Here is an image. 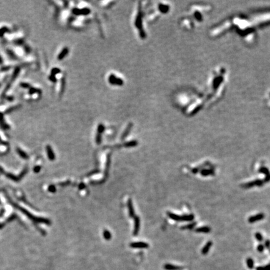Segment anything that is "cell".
<instances>
[{
    "label": "cell",
    "mask_w": 270,
    "mask_h": 270,
    "mask_svg": "<svg viewBox=\"0 0 270 270\" xmlns=\"http://www.w3.org/2000/svg\"><path fill=\"white\" fill-rule=\"evenodd\" d=\"M140 9L139 10L138 14L137 17H136V21H135V25H136V28H138L140 31V36H141L142 38H145L146 37V33H145V31L143 30V26H142V13H141V11H140Z\"/></svg>",
    "instance_id": "obj_1"
},
{
    "label": "cell",
    "mask_w": 270,
    "mask_h": 270,
    "mask_svg": "<svg viewBox=\"0 0 270 270\" xmlns=\"http://www.w3.org/2000/svg\"><path fill=\"white\" fill-rule=\"evenodd\" d=\"M264 183V181H263V180L258 179L255 181H250V182H248V183H245V184H242L241 186L243 187V188H252V187L255 186L261 187V186H263Z\"/></svg>",
    "instance_id": "obj_2"
},
{
    "label": "cell",
    "mask_w": 270,
    "mask_h": 270,
    "mask_svg": "<svg viewBox=\"0 0 270 270\" xmlns=\"http://www.w3.org/2000/svg\"><path fill=\"white\" fill-rule=\"evenodd\" d=\"M19 68H16L15 70L13 72V74L12 76H11V80H10V82L8 83V84L7 86H6V88H5V90H4V93L3 94L6 93V91H8V90L10 89V88L11 86V85H12L13 83L14 82V80H16V78L18 77V74H19Z\"/></svg>",
    "instance_id": "obj_3"
},
{
    "label": "cell",
    "mask_w": 270,
    "mask_h": 270,
    "mask_svg": "<svg viewBox=\"0 0 270 270\" xmlns=\"http://www.w3.org/2000/svg\"><path fill=\"white\" fill-rule=\"evenodd\" d=\"M108 80L110 83H111V85H118V86H122L123 85V81L122 80L121 78H117L116 76L114 75L113 74H111V75L109 76Z\"/></svg>",
    "instance_id": "obj_4"
},
{
    "label": "cell",
    "mask_w": 270,
    "mask_h": 270,
    "mask_svg": "<svg viewBox=\"0 0 270 270\" xmlns=\"http://www.w3.org/2000/svg\"><path fill=\"white\" fill-rule=\"evenodd\" d=\"M264 214L263 213H258V214H256V215H254L252 216H250L248 218V222L250 223H254L257 222V221H259L262 220L264 218Z\"/></svg>",
    "instance_id": "obj_5"
},
{
    "label": "cell",
    "mask_w": 270,
    "mask_h": 270,
    "mask_svg": "<svg viewBox=\"0 0 270 270\" xmlns=\"http://www.w3.org/2000/svg\"><path fill=\"white\" fill-rule=\"evenodd\" d=\"M90 10L88 8H83L79 10V9H73V13L75 15H87L90 13Z\"/></svg>",
    "instance_id": "obj_6"
},
{
    "label": "cell",
    "mask_w": 270,
    "mask_h": 270,
    "mask_svg": "<svg viewBox=\"0 0 270 270\" xmlns=\"http://www.w3.org/2000/svg\"><path fill=\"white\" fill-rule=\"evenodd\" d=\"M130 246L133 248H148L149 245L144 242H134L130 244Z\"/></svg>",
    "instance_id": "obj_7"
},
{
    "label": "cell",
    "mask_w": 270,
    "mask_h": 270,
    "mask_svg": "<svg viewBox=\"0 0 270 270\" xmlns=\"http://www.w3.org/2000/svg\"><path fill=\"white\" fill-rule=\"evenodd\" d=\"M134 232H133V234L134 236H136L138 234L139 230H140V220L139 218V217L138 216H135L134 218Z\"/></svg>",
    "instance_id": "obj_8"
},
{
    "label": "cell",
    "mask_w": 270,
    "mask_h": 270,
    "mask_svg": "<svg viewBox=\"0 0 270 270\" xmlns=\"http://www.w3.org/2000/svg\"><path fill=\"white\" fill-rule=\"evenodd\" d=\"M128 213H129V216L131 218H134L135 216V213L134 211V208H133V203H132V200L131 199H129L128 201Z\"/></svg>",
    "instance_id": "obj_9"
},
{
    "label": "cell",
    "mask_w": 270,
    "mask_h": 270,
    "mask_svg": "<svg viewBox=\"0 0 270 270\" xmlns=\"http://www.w3.org/2000/svg\"><path fill=\"white\" fill-rule=\"evenodd\" d=\"M164 269L166 270H182L183 269V267L175 266L171 264H165L163 266Z\"/></svg>",
    "instance_id": "obj_10"
},
{
    "label": "cell",
    "mask_w": 270,
    "mask_h": 270,
    "mask_svg": "<svg viewBox=\"0 0 270 270\" xmlns=\"http://www.w3.org/2000/svg\"><path fill=\"white\" fill-rule=\"evenodd\" d=\"M212 245H213L212 241H209L207 242V243L204 245V246L202 250H201V253L204 255H206V254L209 252V250H210V248H211Z\"/></svg>",
    "instance_id": "obj_11"
},
{
    "label": "cell",
    "mask_w": 270,
    "mask_h": 270,
    "mask_svg": "<svg viewBox=\"0 0 270 270\" xmlns=\"http://www.w3.org/2000/svg\"><path fill=\"white\" fill-rule=\"evenodd\" d=\"M200 173L203 176H213L214 175V171L213 169H203Z\"/></svg>",
    "instance_id": "obj_12"
},
{
    "label": "cell",
    "mask_w": 270,
    "mask_h": 270,
    "mask_svg": "<svg viewBox=\"0 0 270 270\" xmlns=\"http://www.w3.org/2000/svg\"><path fill=\"white\" fill-rule=\"evenodd\" d=\"M167 215L169 218L176 221H181V216L178 215L171 212H167Z\"/></svg>",
    "instance_id": "obj_13"
},
{
    "label": "cell",
    "mask_w": 270,
    "mask_h": 270,
    "mask_svg": "<svg viewBox=\"0 0 270 270\" xmlns=\"http://www.w3.org/2000/svg\"><path fill=\"white\" fill-rule=\"evenodd\" d=\"M132 127H133V123H129V124L128 125V126H127V128H126L124 133H123V134H122V136H121L122 140H124V138H126L127 137V136H128V134H129V132L131 131V129H132Z\"/></svg>",
    "instance_id": "obj_14"
},
{
    "label": "cell",
    "mask_w": 270,
    "mask_h": 270,
    "mask_svg": "<svg viewBox=\"0 0 270 270\" xmlns=\"http://www.w3.org/2000/svg\"><path fill=\"white\" fill-rule=\"evenodd\" d=\"M195 231L196 233H208L211 231V228L208 226H203V227L198 228L195 230Z\"/></svg>",
    "instance_id": "obj_15"
},
{
    "label": "cell",
    "mask_w": 270,
    "mask_h": 270,
    "mask_svg": "<svg viewBox=\"0 0 270 270\" xmlns=\"http://www.w3.org/2000/svg\"><path fill=\"white\" fill-rule=\"evenodd\" d=\"M195 219V216L193 214H184L181 216V221H192Z\"/></svg>",
    "instance_id": "obj_16"
},
{
    "label": "cell",
    "mask_w": 270,
    "mask_h": 270,
    "mask_svg": "<svg viewBox=\"0 0 270 270\" xmlns=\"http://www.w3.org/2000/svg\"><path fill=\"white\" fill-rule=\"evenodd\" d=\"M68 52H69V49H68V48H66H66H64L63 49V50L61 51V53L59 54L58 56V59L59 60H63V59L64 58H65V56L68 55Z\"/></svg>",
    "instance_id": "obj_17"
},
{
    "label": "cell",
    "mask_w": 270,
    "mask_h": 270,
    "mask_svg": "<svg viewBox=\"0 0 270 270\" xmlns=\"http://www.w3.org/2000/svg\"><path fill=\"white\" fill-rule=\"evenodd\" d=\"M196 224H197L196 223V222L191 223L189 224V225H186V226H182V227L181 228V230H187V229H188V230H191V229H193V228L195 227Z\"/></svg>",
    "instance_id": "obj_18"
},
{
    "label": "cell",
    "mask_w": 270,
    "mask_h": 270,
    "mask_svg": "<svg viewBox=\"0 0 270 270\" xmlns=\"http://www.w3.org/2000/svg\"><path fill=\"white\" fill-rule=\"evenodd\" d=\"M259 173H263L264 175L266 176V175H268L270 174V172H269V170H268V168H267L266 167H264V166H263V167L260 168L259 170Z\"/></svg>",
    "instance_id": "obj_19"
},
{
    "label": "cell",
    "mask_w": 270,
    "mask_h": 270,
    "mask_svg": "<svg viewBox=\"0 0 270 270\" xmlns=\"http://www.w3.org/2000/svg\"><path fill=\"white\" fill-rule=\"evenodd\" d=\"M103 237L106 240H110L111 238V233L108 230H105L103 231Z\"/></svg>",
    "instance_id": "obj_20"
},
{
    "label": "cell",
    "mask_w": 270,
    "mask_h": 270,
    "mask_svg": "<svg viewBox=\"0 0 270 270\" xmlns=\"http://www.w3.org/2000/svg\"><path fill=\"white\" fill-rule=\"evenodd\" d=\"M137 145H138V142L136 141H135V140H134V141H129V142H127L126 143L124 144V146H125V147L129 148V147H133V146H136Z\"/></svg>",
    "instance_id": "obj_21"
},
{
    "label": "cell",
    "mask_w": 270,
    "mask_h": 270,
    "mask_svg": "<svg viewBox=\"0 0 270 270\" xmlns=\"http://www.w3.org/2000/svg\"><path fill=\"white\" fill-rule=\"evenodd\" d=\"M47 150H48V156H49V158H50L51 159H52V160L54 159L55 154H54V153H53L51 148L49 146H47Z\"/></svg>",
    "instance_id": "obj_22"
},
{
    "label": "cell",
    "mask_w": 270,
    "mask_h": 270,
    "mask_svg": "<svg viewBox=\"0 0 270 270\" xmlns=\"http://www.w3.org/2000/svg\"><path fill=\"white\" fill-rule=\"evenodd\" d=\"M246 263H247V266L248 267V268H250V269H253V268L254 261L252 258H248L247 260H246Z\"/></svg>",
    "instance_id": "obj_23"
},
{
    "label": "cell",
    "mask_w": 270,
    "mask_h": 270,
    "mask_svg": "<svg viewBox=\"0 0 270 270\" xmlns=\"http://www.w3.org/2000/svg\"><path fill=\"white\" fill-rule=\"evenodd\" d=\"M104 129H105L104 126L103 125V124H99L98 127V133H99V134H101V133H103V132H104Z\"/></svg>",
    "instance_id": "obj_24"
},
{
    "label": "cell",
    "mask_w": 270,
    "mask_h": 270,
    "mask_svg": "<svg viewBox=\"0 0 270 270\" xmlns=\"http://www.w3.org/2000/svg\"><path fill=\"white\" fill-rule=\"evenodd\" d=\"M159 10H160L162 13H166L168 11V6H164V5H159Z\"/></svg>",
    "instance_id": "obj_25"
},
{
    "label": "cell",
    "mask_w": 270,
    "mask_h": 270,
    "mask_svg": "<svg viewBox=\"0 0 270 270\" xmlns=\"http://www.w3.org/2000/svg\"><path fill=\"white\" fill-rule=\"evenodd\" d=\"M255 237H256V239L258 240V241L259 242H262L263 240V236H262V234H261L260 233H256V234H255Z\"/></svg>",
    "instance_id": "obj_26"
},
{
    "label": "cell",
    "mask_w": 270,
    "mask_h": 270,
    "mask_svg": "<svg viewBox=\"0 0 270 270\" xmlns=\"http://www.w3.org/2000/svg\"><path fill=\"white\" fill-rule=\"evenodd\" d=\"M96 143L98 145L101 143V135L99 133H98L96 136Z\"/></svg>",
    "instance_id": "obj_27"
},
{
    "label": "cell",
    "mask_w": 270,
    "mask_h": 270,
    "mask_svg": "<svg viewBox=\"0 0 270 270\" xmlns=\"http://www.w3.org/2000/svg\"><path fill=\"white\" fill-rule=\"evenodd\" d=\"M264 246L263 245H262V244H259V245L258 246V247H257V250H258V252H259V253H262L263 251H264Z\"/></svg>",
    "instance_id": "obj_28"
},
{
    "label": "cell",
    "mask_w": 270,
    "mask_h": 270,
    "mask_svg": "<svg viewBox=\"0 0 270 270\" xmlns=\"http://www.w3.org/2000/svg\"><path fill=\"white\" fill-rule=\"evenodd\" d=\"M60 69H58V68H53L51 71V75L55 76V75H56V74H58V73H60Z\"/></svg>",
    "instance_id": "obj_29"
},
{
    "label": "cell",
    "mask_w": 270,
    "mask_h": 270,
    "mask_svg": "<svg viewBox=\"0 0 270 270\" xmlns=\"http://www.w3.org/2000/svg\"><path fill=\"white\" fill-rule=\"evenodd\" d=\"M7 31H8V28H6L4 27V28H1V30H0V36H3V35Z\"/></svg>",
    "instance_id": "obj_30"
},
{
    "label": "cell",
    "mask_w": 270,
    "mask_h": 270,
    "mask_svg": "<svg viewBox=\"0 0 270 270\" xmlns=\"http://www.w3.org/2000/svg\"><path fill=\"white\" fill-rule=\"evenodd\" d=\"M263 181H264V183H268V182L270 181V174L268 175L265 176V178L263 179Z\"/></svg>",
    "instance_id": "obj_31"
},
{
    "label": "cell",
    "mask_w": 270,
    "mask_h": 270,
    "mask_svg": "<svg viewBox=\"0 0 270 270\" xmlns=\"http://www.w3.org/2000/svg\"><path fill=\"white\" fill-rule=\"evenodd\" d=\"M264 245H265V247L266 248H268V249L270 248V241L269 240L266 241L265 243H264Z\"/></svg>",
    "instance_id": "obj_32"
},
{
    "label": "cell",
    "mask_w": 270,
    "mask_h": 270,
    "mask_svg": "<svg viewBox=\"0 0 270 270\" xmlns=\"http://www.w3.org/2000/svg\"><path fill=\"white\" fill-rule=\"evenodd\" d=\"M199 171V168H193L192 170V173L194 174L198 173Z\"/></svg>",
    "instance_id": "obj_33"
},
{
    "label": "cell",
    "mask_w": 270,
    "mask_h": 270,
    "mask_svg": "<svg viewBox=\"0 0 270 270\" xmlns=\"http://www.w3.org/2000/svg\"><path fill=\"white\" fill-rule=\"evenodd\" d=\"M49 79H50L52 81H53V82H55V81H56V78H55V76L51 75L50 77H49Z\"/></svg>",
    "instance_id": "obj_34"
},
{
    "label": "cell",
    "mask_w": 270,
    "mask_h": 270,
    "mask_svg": "<svg viewBox=\"0 0 270 270\" xmlns=\"http://www.w3.org/2000/svg\"><path fill=\"white\" fill-rule=\"evenodd\" d=\"M264 270H270V264H268L266 266H264Z\"/></svg>",
    "instance_id": "obj_35"
},
{
    "label": "cell",
    "mask_w": 270,
    "mask_h": 270,
    "mask_svg": "<svg viewBox=\"0 0 270 270\" xmlns=\"http://www.w3.org/2000/svg\"><path fill=\"white\" fill-rule=\"evenodd\" d=\"M256 270H264V266H258L256 268Z\"/></svg>",
    "instance_id": "obj_36"
},
{
    "label": "cell",
    "mask_w": 270,
    "mask_h": 270,
    "mask_svg": "<svg viewBox=\"0 0 270 270\" xmlns=\"http://www.w3.org/2000/svg\"><path fill=\"white\" fill-rule=\"evenodd\" d=\"M85 187V184H84L83 183H81V185L79 186V189H83V188H84Z\"/></svg>",
    "instance_id": "obj_37"
},
{
    "label": "cell",
    "mask_w": 270,
    "mask_h": 270,
    "mask_svg": "<svg viewBox=\"0 0 270 270\" xmlns=\"http://www.w3.org/2000/svg\"><path fill=\"white\" fill-rule=\"evenodd\" d=\"M2 63H3V59H2V58H1V56H0V65H1Z\"/></svg>",
    "instance_id": "obj_38"
},
{
    "label": "cell",
    "mask_w": 270,
    "mask_h": 270,
    "mask_svg": "<svg viewBox=\"0 0 270 270\" xmlns=\"http://www.w3.org/2000/svg\"><path fill=\"white\" fill-rule=\"evenodd\" d=\"M268 250H269V252H270V248L268 249Z\"/></svg>",
    "instance_id": "obj_39"
}]
</instances>
